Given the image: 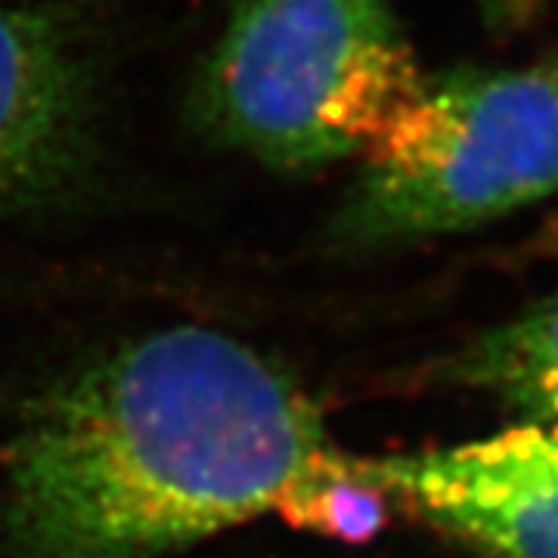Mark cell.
I'll use <instances>...</instances> for the list:
<instances>
[{
	"label": "cell",
	"mask_w": 558,
	"mask_h": 558,
	"mask_svg": "<svg viewBox=\"0 0 558 558\" xmlns=\"http://www.w3.org/2000/svg\"><path fill=\"white\" fill-rule=\"evenodd\" d=\"M395 506L490 558H558V428L521 422L453 447L351 457Z\"/></svg>",
	"instance_id": "5"
},
{
	"label": "cell",
	"mask_w": 558,
	"mask_h": 558,
	"mask_svg": "<svg viewBox=\"0 0 558 558\" xmlns=\"http://www.w3.org/2000/svg\"><path fill=\"white\" fill-rule=\"evenodd\" d=\"M422 78L391 0H236L186 112L220 149L307 174L360 159Z\"/></svg>",
	"instance_id": "2"
},
{
	"label": "cell",
	"mask_w": 558,
	"mask_h": 558,
	"mask_svg": "<svg viewBox=\"0 0 558 558\" xmlns=\"http://www.w3.org/2000/svg\"><path fill=\"white\" fill-rule=\"evenodd\" d=\"M339 447L314 400L218 329L131 341L25 413L3 459L13 558H159L277 509Z\"/></svg>",
	"instance_id": "1"
},
{
	"label": "cell",
	"mask_w": 558,
	"mask_h": 558,
	"mask_svg": "<svg viewBox=\"0 0 558 558\" xmlns=\"http://www.w3.org/2000/svg\"><path fill=\"white\" fill-rule=\"evenodd\" d=\"M558 196V72L459 65L422 78L332 220L344 248L447 236Z\"/></svg>",
	"instance_id": "3"
},
{
	"label": "cell",
	"mask_w": 558,
	"mask_h": 558,
	"mask_svg": "<svg viewBox=\"0 0 558 558\" xmlns=\"http://www.w3.org/2000/svg\"><path fill=\"white\" fill-rule=\"evenodd\" d=\"M553 65H556V72H558V60H553Z\"/></svg>",
	"instance_id": "9"
},
{
	"label": "cell",
	"mask_w": 558,
	"mask_h": 558,
	"mask_svg": "<svg viewBox=\"0 0 558 558\" xmlns=\"http://www.w3.org/2000/svg\"><path fill=\"white\" fill-rule=\"evenodd\" d=\"M391 497L369 478H363L348 453L336 450L317 469L295 481L279 497L274 512L304 534L357 546L379 537L391 519Z\"/></svg>",
	"instance_id": "7"
},
{
	"label": "cell",
	"mask_w": 558,
	"mask_h": 558,
	"mask_svg": "<svg viewBox=\"0 0 558 558\" xmlns=\"http://www.w3.org/2000/svg\"><path fill=\"white\" fill-rule=\"evenodd\" d=\"M481 20L490 32H519L527 28L553 7V0H475Z\"/></svg>",
	"instance_id": "8"
},
{
	"label": "cell",
	"mask_w": 558,
	"mask_h": 558,
	"mask_svg": "<svg viewBox=\"0 0 558 558\" xmlns=\"http://www.w3.org/2000/svg\"><path fill=\"white\" fill-rule=\"evenodd\" d=\"M453 376L521 410L524 422L558 428V289L472 341L453 360Z\"/></svg>",
	"instance_id": "6"
},
{
	"label": "cell",
	"mask_w": 558,
	"mask_h": 558,
	"mask_svg": "<svg viewBox=\"0 0 558 558\" xmlns=\"http://www.w3.org/2000/svg\"><path fill=\"white\" fill-rule=\"evenodd\" d=\"M100 69L75 22L0 3V215L69 196L100 161Z\"/></svg>",
	"instance_id": "4"
}]
</instances>
